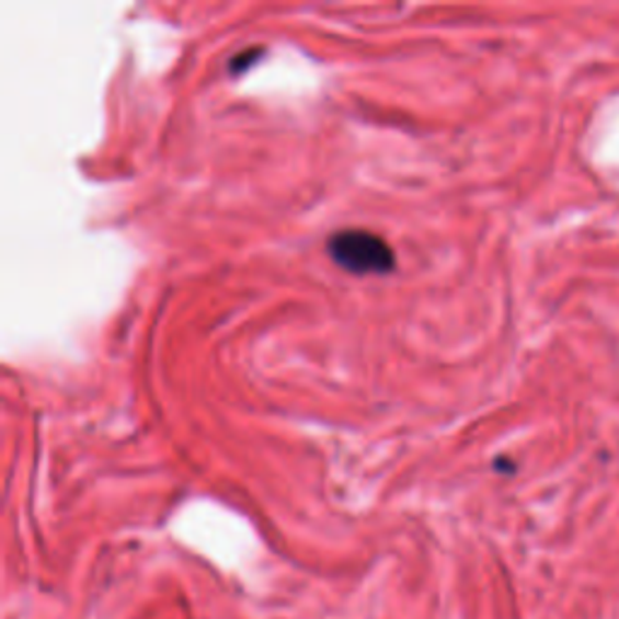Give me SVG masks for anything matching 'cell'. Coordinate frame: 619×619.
<instances>
[{"mask_svg":"<svg viewBox=\"0 0 619 619\" xmlns=\"http://www.w3.org/2000/svg\"><path fill=\"white\" fill-rule=\"evenodd\" d=\"M326 250L336 266L356 276H382L390 274L397 260L394 250L376 232L368 230H342L326 242Z\"/></svg>","mask_w":619,"mask_h":619,"instance_id":"1","label":"cell"}]
</instances>
